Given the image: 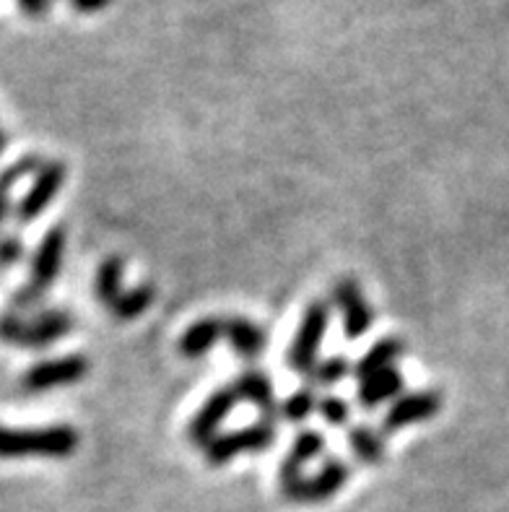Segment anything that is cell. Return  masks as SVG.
<instances>
[{"label": "cell", "mask_w": 509, "mask_h": 512, "mask_svg": "<svg viewBox=\"0 0 509 512\" xmlns=\"http://www.w3.org/2000/svg\"><path fill=\"white\" fill-rule=\"evenodd\" d=\"M442 411V393L437 390H419V393H408V396L395 398L393 406L387 409L382 419V435H395L400 429L411 427V424L426 422Z\"/></svg>", "instance_id": "30bf717a"}, {"label": "cell", "mask_w": 509, "mask_h": 512, "mask_svg": "<svg viewBox=\"0 0 509 512\" xmlns=\"http://www.w3.org/2000/svg\"><path fill=\"white\" fill-rule=\"evenodd\" d=\"M86 375H89V359L78 357V354L47 359V362H39L26 370L24 388L29 393H47V390L81 383Z\"/></svg>", "instance_id": "9c48e42d"}, {"label": "cell", "mask_w": 509, "mask_h": 512, "mask_svg": "<svg viewBox=\"0 0 509 512\" xmlns=\"http://www.w3.org/2000/svg\"><path fill=\"white\" fill-rule=\"evenodd\" d=\"M112 0H71V6L76 8L78 13H97L102 8L110 6Z\"/></svg>", "instance_id": "4316f807"}, {"label": "cell", "mask_w": 509, "mask_h": 512, "mask_svg": "<svg viewBox=\"0 0 509 512\" xmlns=\"http://www.w3.org/2000/svg\"><path fill=\"white\" fill-rule=\"evenodd\" d=\"M24 242L16 237V234H6V237H0V271H8L24 258Z\"/></svg>", "instance_id": "d4e9b609"}, {"label": "cell", "mask_w": 509, "mask_h": 512, "mask_svg": "<svg viewBox=\"0 0 509 512\" xmlns=\"http://www.w3.org/2000/svg\"><path fill=\"white\" fill-rule=\"evenodd\" d=\"M39 167H42V159H39V154H26L24 159L13 162L11 167L0 172V229H3V224H6L8 214H11L13 188L19 185L21 177L32 175V172H37Z\"/></svg>", "instance_id": "d6986e66"}, {"label": "cell", "mask_w": 509, "mask_h": 512, "mask_svg": "<svg viewBox=\"0 0 509 512\" xmlns=\"http://www.w3.org/2000/svg\"><path fill=\"white\" fill-rule=\"evenodd\" d=\"M276 437V422L260 419L258 424L234 429V432H226V435H219L216 440H211L203 448V455H206L208 466L219 468L234 461V458H239V455L265 453L276 442Z\"/></svg>", "instance_id": "277c9868"}, {"label": "cell", "mask_w": 509, "mask_h": 512, "mask_svg": "<svg viewBox=\"0 0 509 512\" xmlns=\"http://www.w3.org/2000/svg\"><path fill=\"white\" fill-rule=\"evenodd\" d=\"M278 411H281V416L291 424L307 422V419L317 411L315 388H302L297 390V393H291V396L278 406Z\"/></svg>", "instance_id": "603a6c76"}, {"label": "cell", "mask_w": 509, "mask_h": 512, "mask_svg": "<svg viewBox=\"0 0 509 512\" xmlns=\"http://www.w3.org/2000/svg\"><path fill=\"white\" fill-rule=\"evenodd\" d=\"M221 338H224V320L200 318L198 323H193L182 333L177 349H180V354L185 359H200L206 357L208 351L219 344Z\"/></svg>", "instance_id": "2e32d148"}, {"label": "cell", "mask_w": 509, "mask_h": 512, "mask_svg": "<svg viewBox=\"0 0 509 512\" xmlns=\"http://www.w3.org/2000/svg\"><path fill=\"white\" fill-rule=\"evenodd\" d=\"M330 323V305L325 299H315L307 312H304L302 323H299V331L291 341L289 351H286V367L297 375H307L317 364L320 357V346H323V338L328 333Z\"/></svg>", "instance_id": "5b68a950"}, {"label": "cell", "mask_w": 509, "mask_h": 512, "mask_svg": "<svg viewBox=\"0 0 509 512\" xmlns=\"http://www.w3.org/2000/svg\"><path fill=\"white\" fill-rule=\"evenodd\" d=\"M65 255V229L52 227L50 232L42 237L37 253L32 258V271H29V284L21 286L19 292L13 294L11 307L13 310H32L37 307L45 294L50 292V286L58 279L60 266H63Z\"/></svg>", "instance_id": "3957f363"}, {"label": "cell", "mask_w": 509, "mask_h": 512, "mask_svg": "<svg viewBox=\"0 0 509 512\" xmlns=\"http://www.w3.org/2000/svg\"><path fill=\"white\" fill-rule=\"evenodd\" d=\"M317 414L323 416V422L333 429H341L351 422V406L341 396L317 398Z\"/></svg>", "instance_id": "cb8c5ba5"}, {"label": "cell", "mask_w": 509, "mask_h": 512, "mask_svg": "<svg viewBox=\"0 0 509 512\" xmlns=\"http://www.w3.org/2000/svg\"><path fill=\"white\" fill-rule=\"evenodd\" d=\"M348 476H351V466L343 458H330L315 476H302L289 487H281V494L294 505H317V502L336 497Z\"/></svg>", "instance_id": "8992f818"}, {"label": "cell", "mask_w": 509, "mask_h": 512, "mask_svg": "<svg viewBox=\"0 0 509 512\" xmlns=\"http://www.w3.org/2000/svg\"><path fill=\"white\" fill-rule=\"evenodd\" d=\"M237 393H234L232 383L219 388L216 393L206 398V403L200 406L198 414L190 419L187 424V440L193 442L195 448H206L208 442L216 440L219 437V429L221 424L226 422V416L232 414L237 409Z\"/></svg>", "instance_id": "ba28073f"}, {"label": "cell", "mask_w": 509, "mask_h": 512, "mask_svg": "<svg viewBox=\"0 0 509 512\" xmlns=\"http://www.w3.org/2000/svg\"><path fill=\"white\" fill-rule=\"evenodd\" d=\"M154 297H156L154 286H136V289H128V292L120 294V299L110 307V312L117 320L130 323V320L141 318L143 312L149 310Z\"/></svg>", "instance_id": "44dd1931"}, {"label": "cell", "mask_w": 509, "mask_h": 512, "mask_svg": "<svg viewBox=\"0 0 509 512\" xmlns=\"http://www.w3.org/2000/svg\"><path fill=\"white\" fill-rule=\"evenodd\" d=\"M333 305L343 315V336L348 341L367 336L374 323V312L369 307L367 297L361 292V286L354 279H341L333 286Z\"/></svg>", "instance_id": "8fae6325"}, {"label": "cell", "mask_w": 509, "mask_h": 512, "mask_svg": "<svg viewBox=\"0 0 509 512\" xmlns=\"http://www.w3.org/2000/svg\"><path fill=\"white\" fill-rule=\"evenodd\" d=\"M224 338L229 341L232 351L239 359H258L265 351L268 336L258 323H252L247 318H226L224 320Z\"/></svg>", "instance_id": "5bb4252c"}, {"label": "cell", "mask_w": 509, "mask_h": 512, "mask_svg": "<svg viewBox=\"0 0 509 512\" xmlns=\"http://www.w3.org/2000/svg\"><path fill=\"white\" fill-rule=\"evenodd\" d=\"M403 351H406V344H403L400 338H382V341H377V344L351 367V372H354L359 380H367V377L377 375V372L390 370V367L403 357Z\"/></svg>", "instance_id": "ac0fdd59"}, {"label": "cell", "mask_w": 509, "mask_h": 512, "mask_svg": "<svg viewBox=\"0 0 509 512\" xmlns=\"http://www.w3.org/2000/svg\"><path fill=\"white\" fill-rule=\"evenodd\" d=\"M234 393H237L239 401L252 403L255 409L263 414V419L273 422L276 419L278 403H276V393H273V383L268 380V375L260 370H247L237 377L232 383Z\"/></svg>", "instance_id": "4fadbf2b"}, {"label": "cell", "mask_w": 509, "mask_h": 512, "mask_svg": "<svg viewBox=\"0 0 509 512\" xmlns=\"http://www.w3.org/2000/svg\"><path fill=\"white\" fill-rule=\"evenodd\" d=\"M323 450H325V437L320 435V432L304 429L302 435L294 440V445L289 448L284 461H281L278 484H281V487H289V484L302 479V468L307 466V463L315 461V458H320Z\"/></svg>", "instance_id": "7c38bea8"}, {"label": "cell", "mask_w": 509, "mask_h": 512, "mask_svg": "<svg viewBox=\"0 0 509 512\" xmlns=\"http://www.w3.org/2000/svg\"><path fill=\"white\" fill-rule=\"evenodd\" d=\"M351 375V362H348L343 354H336V357H328V359H317V364L312 367L310 372H307V380H310V385H315V388H333V385H338L341 380H346V377Z\"/></svg>", "instance_id": "7402d4cb"}, {"label": "cell", "mask_w": 509, "mask_h": 512, "mask_svg": "<svg viewBox=\"0 0 509 512\" xmlns=\"http://www.w3.org/2000/svg\"><path fill=\"white\" fill-rule=\"evenodd\" d=\"M8 149V136H6V130L0 128V154Z\"/></svg>", "instance_id": "83f0119b"}, {"label": "cell", "mask_w": 509, "mask_h": 512, "mask_svg": "<svg viewBox=\"0 0 509 512\" xmlns=\"http://www.w3.org/2000/svg\"><path fill=\"white\" fill-rule=\"evenodd\" d=\"M348 448L356 461L364 466H380L385 461V435L380 429H374L372 424H356L348 427Z\"/></svg>", "instance_id": "e0dca14e"}, {"label": "cell", "mask_w": 509, "mask_h": 512, "mask_svg": "<svg viewBox=\"0 0 509 512\" xmlns=\"http://www.w3.org/2000/svg\"><path fill=\"white\" fill-rule=\"evenodd\" d=\"M78 432L68 424L45 429L0 427V458H71Z\"/></svg>", "instance_id": "6da1fadb"}, {"label": "cell", "mask_w": 509, "mask_h": 512, "mask_svg": "<svg viewBox=\"0 0 509 512\" xmlns=\"http://www.w3.org/2000/svg\"><path fill=\"white\" fill-rule=\"evenodd\" d=\"M65 175H68V169L58 159L42 162V167L37 169V177H34V185L26 190V195L19 201V206H16V221H19L21 227L34 224L39 216L45 214L47 208H50L52 198L63 188Z\"/></svg>", "instance_id": "52a82bcc"}, {"label": "cell", "mask_w": 509, "mask_h": 512, "mask_svg": "<svg viewBox=\"0 0 509 512\" xmlns=\"http://www.w3.org/2000/svg\"><path fill=\"white\" fill-rule=\"evenodd\" d=\"M123 271L125 263L120 255H112L99 266L97 271V284H94V292H97L99 305L110 310L115 305L120 294H123Z\"/></svg>", "instance_id": "ffe728a7"}, {"label": "cell", "mask_w": 509, "mask_h": 512, "mask_svg": "<svg viewBox=\"0 0 509 512\" xmlns=\"http://www.w3.org/2000/svg\"><path fill=\"white\" fill-rule=\"evenodd\" d=\"M73 331V315L65 310H45L34 318L0 315V341L19 349H50Z\"/></svg>", "instance_id": "7a4b0ae2"}, {"label": "cell", "mask_w": 509, "mask_h": 512, "mask_svg": "<svg viewBox=\"0 0 509 512\" xmlns=\"http://www.w3.org/2000/svg\"><path fill=\"white\" fill-rule=\"evenodd\" d=\"M400 396H403V375L395 367L377 372V375L361 380L359 385V406L367 411L380 409L387 401H395Z\"/></svg>", "instance_id": "9a60e30c"}, {"label": "cell", "mask_w": 509, "mask_h": 512, "mask_svg": "<svg viewBox=\"0 0 509 512\" xmlns=\"http://www.w3.org/2000/svg\"><path fill=\"white\" fill-rule=\"evenodd\" d=\"M16 3H19L21 13L29 16V19H45L52 0H16Z\"/></svg>", "instance_id": "484cf974"}]
</instances>
